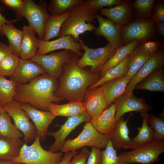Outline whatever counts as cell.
<instances>
[{"mask_svg":"<svg viewBox=\"0 0 164 164\" xmlns=\"http://www.w3.org/2000/svg\"><path fill=\"white\" fill-rule=\"evenodd\" d=\"M78 57L74 53L63 67L60 84L55 92L56 96L63 100L83 101L88 88L100 79L99 73L78 67Z\"/></svg>","mask_w":164,"mask_h":164,"instance_id":"obj_1","label":"cell"},{"mask_svg":"<svg viewBox=\"0 0 164 164\" xmlns=\"http://www.w3.org/2000/svg\"><path fill=\"white\" fill-rule=\"evenodd\" d=\"M57 87V79L45 73L27 83L17 84L13 100L28 103L40 110L48 111L50 103L63 100L55 95Z\"/></svg>","mask_w":164,"mask_h":164,"instance_id":"obj_2","label":"cell"},{"mask_svg":"<svg viewBox=\"0 0 164 164\" xmlns=\"http://www.w3.org/2000/svg\"><path fill=\"white\" fill-rule=\"evenodd\" d=\"M98 11L89 7L85 1L74 5L68 11V16L61 27L58 36L70 35L78 40L80 34L94 29L95 28L91 22L97 18Z\"/></svg>","mask_w":164,"mask_h":164,"instance_id":"obj_3","label":"cell"},{"mask_svg":"<svg viewBox=\"0 0 164 164\" xmlns=\"http://www.w3.org/2000/svg\"><path fill=\"white\" fill-rule=\"evenodd\" d=\"M40 141L37 135L31 145L23 143L18 156L11 161L22 164H58L63 157V153L45 150Z\"/></svg>","mask_w":164,"mask_h":164,"instance_id":"obj_4","label":"cell"},{"mask_svg":"<svg viewBox=\"0 0 164 164\" xmlns=\"http://www.w3.org/2000/svg\"><path fill=\"white\" fill-rule=\"evenodd\" d=\"M164 151V141L153 140L118 156L119 161L126 164H153L159 160V156Z\"/></svg>","mask_w":164,"mask_h":164,"instance_id":"obj_5","label":"cell"},{"mask_svg":"<svg viewBox=\"0 0 164 164\" xmlns=\"http://www.w3.org/2000/svg\"><path fill=\"white\" fill-rule=\"evenodd\" d=\"M110 136L98 131L90 121H87L82 132L76 138L67 139L60 151L74 152L86 146L105 149Z\"/></svg>","mask_w":164,"mask_h":164,"instance_id":"obj_6","label":"cell"},{"mask_svg":"<svg viewBox=\"0 0 164 164\" xmlns=\"http://www.w3.org/2000/svg\"><path fill=\"white\" fill-rule=\"evenodd\" d=\"M46 2L40 1L38 4L32 0H24L18 17V21L25 17L29 23V26L38 35L39 39L43 40L45 34L46 23L50 16L47 11Z\"/></svg>","mask_w":164,"mask_h":164,"instance_id":"obj_7","label":"cell"},{"mask_svg":"<svg viewBox=\"0 0 164 164\" xmlns=\"http://www.w3.org/2000/svg\"><path fill=\"white\" fill-rule=\"evenodd\" d=\"M78 41L84 52L82 57L77 60V65L80 68L91 67L90 70L92 72L98 73L117 50L108 43L102 47L92 49L85 44L80 39Z\"/></svg>","mask_w":164,"mask_h":164,"instance_id":"obj_8","label":"cell"},{"mask_svg":"<svg viewBox=\"0 0 164 164\" xmlns=\"http://www.w3.org/2000/svg\"><path fill=\"white\" fill-rule=\"evenodd\" d=\"M4 109L12 118L14 125L23 133V143L28 144L35 139L37 135V130L20 103L14 100L5 105Z\"/></svg>","mask_w":164,"mask_h":164,"instance_id":"obj_9","label":"cell"},{"mask_svg":"<svg viewBox=\"0 0 164 164\" xmlns=\"http://www.w3.org/2000/svg\"><path fill=\"white\" fill-rule=\"evenodd\" d=\"M74 53L67 49L49 54H36L31 60L40 65L46 73L56 79L60 78L63 72V67Z\"/></svg>","mask_w":164,"mask_h":164,"instance_id":"obj_10","label":"cell"},{"mask_svg":"<svg viewBox=\"0 0 164 164\" xmlns=\"http://www.w3.org/2000/svg\"><path fill=\"white\" fill-rule=\"evenodd\" d=\"M91 119L86 111L84 113L67 117L66 122L60 125V129L55 132L48 131L47 135L53 137L55 140L49 150L53 152L60 151L70 133L81 123L90 121Z\"/></svg>","mask_w":164,"mask_h":164,"instance_id":"obj_11","label":"cell"},{"mask_svg":"<svg viewBox=\"0 0 164 164\" xmlns=\"http://www.w3.org/2000/svg\"><path fill=\"white\" fill-rule=\"evenodd\" d=\"M154 24L151 20L143 19L134 21L122 28V36L128 44L134 40L146 41L153 35Z\"/></svg>","mask_w":164,"mask_h":164,"instance_id":"obj_12","label":"cell"},{"mask_svg":"<svg viewBox=\"0 0 164 164\" xmlns=\"http://www.w3.org/2000/svg\"><path fill=\"white\" fill-rule=\"evenodd\" d=\"M114 103L117 108L115 117L118 119L128 112L147 113L152 109L146 103L144 98L137 97L132 93L124 92L115 100Z\"/></svg>","mask_w":164,"mask_h":164,"instance_id":"obj_13","label":"cell"},{"mask_svg":"<svg viewBox=\"0 0 164 164\" xmlns=\"http://www.w3.org/2000/svg\"><path fill=\"white\" fill-rule=\"evenodd\" d=\"M38 41L39 48L37 54H46L54 50L61 49L70 50L78 56H81L83 54L80 51L82 49L81 45L70 35L60 37L52 41H44L38 38Z\"/></svg>","mask_w":164,"mask_h":164,"instance_id":"obj_14","label":"cell"},{"mask_svg":"<svg viewBox=\"0 0 164 164\" xmlns=\"http://www.w3.org/2000/svg\"><path fill=\"white\" fill-rule=\"evenodd\" d=\"M20 103L22 109L33 122L40 140L45 141L47 135L48 127L56 117L48 111L38 109L28 103Z\"/></svg>","mask_w":164,"mask_h":164,"instance_id":"obj_15","label":"cell"},{"mask_svg":"<svg viewBox=\"0 0 164 164\" xmlns=\"http://www.w3.org/2000/svg\"><path fill=\"white\" fill-rule=\"evenodd\" d=\"M46 73L42 67L36 62L30 60L20 58L18 66L10 79L17 84L27 83L37 77Z\"/></svg>","mask_w":164,"mask_h":164,"instance_id":"obj_16","label":"cell"},{"mask_svg":"<svg viewBox=\"0 0 164 164\" xmlns=\"http://www.w3.org/2000/svg\"><path fill=\"white\" fill-rule=\"evenodd\" d=\"M164 55L159 50L146 61L127 85L124 92L132 93L135 86L155 71L163 66Z\"/></svg>","mask_w":164,"mask_h":164,"instance_id":"obj_17","label":"cell"},{"mask_svg":"<svg viewBox=\"0 0 164 164\" xmlns=\"http://www.w3.org/2000/svg\"><path fill=\"white\" fill-rule=\"evenodd\" d=\"M99 26L95 28L94 33L97 36H102L108 40V44L116 49L121 46V25L116 24L109 19H105L99 14L96 18Z\"/></svg>","mask_w":164,"mask_h":164,"instance_id":"obj_18","label":"cell"},{"mask_svg":"<svg viewBox=\"0 0 164 164\" xmlns=\"http://www.w3.org/2000/svg\"><path fill=\"white\" fill-rule=\"evenodd\" d=\"M84 101L86 111L91 119L99 117L108 108L106 100L100 87L88 91Z\"/></svg>","mask_w":164,"mask_h":164,"instance_id":"obj_19","label":"cell"},{"mask_svg":"<svg viewBox=\"0 0 164 164\" xmlns=\"http://www.w3.org/2000/svg\"><path fill=\"white\" fill-rule=\"evenodd\" d=\"M116 110V106L113 104L99 117L91 119L90 122L99 132L110 136L115 129L118 120L115 117Z\"/></svg>","mask_w":164,"mask_h":164,"instance_id":"obj_20","label":"cell"},{"mask_svg":"<svg viewBox=\"0 0 164 164\" xmlns=\"http://www.w3.org/2000/svg\"><path fill=\"white\" fill-rule=\"evenodd\" d=\"M132 115V114H131L125 121L123 117L118 120L116 127L110 135V139L114 149H133L139 145L133 142L129 136V130L127 123Z\"/></svg>","mask_w":164,"mask_h":164,"instance_id":"obj_21","label":"cell"},{"mask_svg":"<svg viewBox=\"0 0 164 164\" xmlns=\"http://www.w3.org/2000/svg\"><path fill=\"white\" fill-rule=\"evenodd\" d=\"M23 36L19 56L21 59H31L36 53L39 48L38 38L35 31L29 26L22 27Z\"/></svg>","mask_w":164,"mask_h":164,"instance_id":"obj_22","label":"cell"},{"mask_svg":"<svg viewBox=\"0 0 164 164\" xmlns=\"http://www.w3.org/2000/svg\"><path fill=\"white\" fill-rule=\"evenodd\" d=\"M130 80L125 77L118 78L109 80L100 86L106 100L108 107L125 92L126 87Z\"/></svg>","mask_w":164,"mask_h":164,"instance_id":"obj_23","label":"cell"},{"mask_svg":"<svg viewBox=\"0 0 164 164\" xmlns=\"http://www.w3.org/2000/svg\"><path fill=\"white\" fill-rule=\"evenodd\" d=\"M48 111L56 117H67L80 115L86 112L83 101L77 100L71 101L68 103L63 104L51 103L48 106Z\"/></svg>","mask_w":164,"mask_h":164,"instance_id":"obj_24","label":"cell"},{"mask_svg":"<svg viewBox=\"0 0 164 164\" xmlns=\"http://www.w3.org/2000/svg\"><path fill=\"white\" fill-rule=\"evenodd\" d=\"M151 56L144 49L142 43L138 45L129 54L128 72L125 77L131 80Z\"/></svg>","mask_w":164,"mask_h":164,"instance_id":"obj_25","label":"cell"},{"mask_svg":"<svg viewBox=\"0 0 164 164\" xmlns=\"http://www.w3.org/2000/svg\"><path fill=\"white\" fill-rule=\"evenodd\" d=\"M134 89L164 92V71L163 66L151 73L138 84Z\"/></svg>","mask_w":164,"mask_h":164,"instance_id":"obj_26","label":"cell"},{"mask_svg":"<svg viewBox=\"0 0 164 164\" xmlns=\"http://www.w3.org/2000/svg\"><path fill=\"white\" fill-rule=\"evenodd\" d=\"M140 43L139 41L134 40L118 48L112 56L98 71V73H100V78L107 70L120 63L128 55L132 52Z\"/></svg>","mask_w":164,"mask_h":164,"instance_id":"obj_27","label":"cell"},{"mask_svg":"<svg viewBox=\"0 0 164 164\" xmlns=\"http://www.w3.org/2000/svg\"><path fill=\"white\" fill-rule=\"evenodd\" d=\"M100 13L115 23L121 26L129 20L131 9L128 5L121 3L114 7L102 9L100 10Z\"/></svg>","mask_w":164,"mask_h":164,"instance_id":"obj_28","label":"cell"},{"mask_svg":"<svg viewBox=\"0 0 164 164\" xmlns=\"http://www.w3.org/2000/svg\"><path fill=\"white\" fill-rule=\"evenodd\" d=\"M23 143L20 139H10L0 135V160L11 161L19 155Z\"/></svg>","mask_w":164,"mask_h":164,"instance_id":"obj_29","label":"cell"},{"mask_svg":"<svg viewBox=\"0 0 164 164\" xmlns=\"http://www.w3.org/2000/svg\"><path fill=\"white\" fill-rule=\"evenodd\" d=\"M1 30L8 39L9 46L12 53L19 57L23 36L22 30L17 29L12 24H4Z\"/></svg>","mask_w":164,"mask_h":164,"instance_id":"obj_30","label":"cell"},{"mask_svg":"<svg viewBox=\"0 0 164 164\" xmlns=\"http://www.w3.org/2000/svg\"><path fill=\"white\" fill-rule=\"evenodd\" d=\"M129 54L116 66L112 68L95 83L89 87L88 91L100 86L105 82L113 79L125 77L128 72L127 63Z\"/></svg>","mask_w":164,"mask_h":164,"instance_id":"obj_31","label":"cell"},{"mask_svg":"<svg viewBox=\"0 0 164 164\" xmlns=\"http://www.w3.org/2000/svg\"><path fill=\"white\" fill-rule=\"evenodd\" d=\"M0 135L15 139L24 136L22 132L12 123L10 116L4 110L0 113Z\"/></svg>","mask_w":164,"mask_h":164,"instance_id":"obj_32","label":"cell"},{"mask_svg":"<svg viewBox=\"0 0 164 164\" xmlns=\"http://www.w3.org/2000/svg\"><path fill=\"white\" fill-rule=\"evenodd\" d=\"M68 11L63 15L59 16L50 15L46 23L44 36L43 40L49 41L58 36L61 27L68 15Z\"/></svg>","mask_w":164,"mask_h":164,"instance_id":"obj_33","label":"cell"},{"mask_svg":"<svg viewBox=\"0 0 164 164\" xmlns=\"http://www.w3.org/2000/svg\"><path fill=\"white\" fill-rule=\"evenodd\" d=\"M17 85L13 80L0 75V104L3 108L14 100Z\"/></svg>","mask_w":164,"mask_h":164,"instance_id":"obj_34","label":"cell"},{"mask_svg":"<svg viewBox=\"0 0 164 164\" xmlns=\"http://www.w3.org/2000/svg\"><path fill=\"white\" fill-rule=\"evenodd\" d=\"M148 115L147 113L141 114V116L142 119V125L141 127L138 128V133L137 136L131 138L133 142L140 145L154 140L155 132L152 127L148 125L147 121Z\"/></svg>","mask_w":164,"mask_h":164,"instance_id":"obj_35","label":"cell"},{"mask_svg":"<svg viewBox=\"0 0 164 164\" xmlns=\"http://www.w3.org/2000/svg\"><path fill=\"white\" fill-rule=\"evenodd\" d=\"M84 1V0H52L48 5L47 10L52 15H60L74 5Z\"/></svg>","mask_w":164,"mask_h":164,"instance_id":"obj_36","label":"cell"},{"mask_svg":"<svg viewBox=\"0 0 164 164\" xmlns=\"http://www.w3.org/2000/svg\"><path fill=\"white\" fill-rule=\"evenodd\" d=\"M20 58L11 53L0 62V75L5 77L11 76L18 64Z\"/></svg>","mask_w":164,"mask_h":164,"instance_id":"obj_37","label":"cell"},{"mask_svg":"<svg viewBox=\"0 0 164 164\" xmlns=\"http://www.w3.org/2000/svg\"><path fill=\"white\" fill-rule=\"evenodd\" d=\"M117 152V150L113 146L110 138L105 148L101 150V164H126L119 161Z\"/></svg>","mask_w":164,"mask_h":164,"instance_id":"obj_38","label":"cell"},{"mask_svg":"<svg viewBox=\"0 0 164 164\" xmlns=\"http://www.w3.org/2000/svg\"><path fill=\"white\" fill-rule=\"evenodd\" d=\"M147 121L154 129L155 136L154 140H164V121L161 117L154 114H148Z\"/></svg>","mask_w":164,"mask_h":164,"instance_id":"obj_39","label":"cell"},{"mask_svg":"<svg viewBox=\"0 0 164 164\" xmlns=\"http://www.w3.org/2000/svg\"><path fill=\"white\" fill-rule=\"evenodd\" d=\"M155 1L154 0H136L134 2V7L139 15L148 17L151 14Z\"/></svg>","mask_w":164,"mask_h":164,"instance_id":"obj_40","label":"cell"},{"mask_svg":"<svg viewBox=\"0 0 164 164\" xmlns=\"http://www.w3.org/2000/svg\"><path fill=\"white\" fill-rule=\"evenodd\" d=\"M123 1L121 0H87L85 2L90 8L99 10L104 7L120 4Z\"/></svg>","mask_w":164,"mask_h":164,"instance_id":"obj_41","label":"cell"},{"mask_svg":"<svg viewBox=\"0 0 164 164\" xmlns=\"http://www.w3.org/2000/svg\"><path fill=\"white\" fill-rule=\"evenodd\" d=\"M90 152L87 148H82L79 153L73 155L69 164H86Z\"/></svg>","mask_w":164,"mask_h":164,"instance_id":"obj_42","label":"cell"},{"mask_svg":"<svg viewBox=\"0 0 164 164\" xmlns=\"http://www.w3.org/2000/svg\"><path fill=\"white\" fill-rule=\"evenodd\" d=\"M101 150L97 147H92L87 159L86 164H101Z\"/></svg>","mask_w":164,"mask_h":164,"instance_id":"obj_43","label":"cell"},{"mask_svg":"<svg viewBox=\"0 0 164 164\" xmlns=\"http://www.w3.org/2000/svg\"><path fill=\"white\" fill-rule=\"evenodd\" d=\"M24 2V0H1L0 2L5 6L14 10L16 14V18L18 17L19 12Z\"/></svg>","mask_w":164,"mask_h":164,"instance_id":"obj_44","label":"cell"},{"mask_svg":"<svg viewBox=\"0 0 164 164\" xmlns=\"http://www.w3.org/2000/svg\"><path fill=\"white\" fill-rule=\"evenodd\" d=\"M152 19L156 23L164 22V6L163 4L160 3L157 5L154 10Z\"/></svg>","mask_w":164,"mask_h":164,"instance_id":"obj_45","label":"cell"},{"mask_svg":"<svg viewBox=\"0 0 164 164\" xmlns=\"http://www.w3.org/2000/svg\"><path fill=\"white\" fill-rule=\"evenodd\" d=\"M142 44L144 49L152 55L159 51V46L157 42L148 40L143 42Z\"/></svg>","mask_w":164,"mask_h":164,"instance_id":"obj_46","label":"cell"},{"mask_svg":"<svg viewBox=\"0 0 164 164\" xmlns=\"http://www.w3.org/2000/svg\"><path fill=\"white\" fill-rule=\"evenodd\" d=\"M12 53L9 46L0 42V62Z\"/></svg>","mask_w":164,"mask_h":164,"instance_id":"obj_47","label":"cell"},{"mask_svg":"<svg viewBox=\"0 0 164 164\" xmlns=\"http://www.w3.org/2000/svg\"><path fill=\"white\" fill-rule=\"evenodd\" d=\"M77 153V151L65 153L61 161L58 164H69L73 155Z\"/></svg>","mask_w":164,"mask_h":164,"instance_id":"obj_48","label":"cell"},{"mask_svg":"<svg viewBox=\"0 0 164 164\" xmlns=\"http://www.w3.org/2000/svg\"><path fill=\"white\" fill-rule=\"evenodd\" d=\"M17 21L16 19L14 20L7 19L5 17L1 14L0 11V36H4L1 30V28L3 25L5 24H12Z\"/></svg>","mask_w":164,"mask_h":164,"instance_id":"obj_49","label":"cell"},{"mask_svg":"<svg viewBox=\"0 0 164 164\" xmlns=\"http://www.w3.org/2000/svg\"><path fill=\"white\" fill-rule=\"evenodd\" d=\"M157 30L159 34L162 36L164 35V22H159L157 23Z\"/></svg>","mask_w":164,"mask_h":164,"instance_id":"obj_50","label":"cell"},{"mask_svg":"<svg viewBox=\"0 0 164 164\" xmlns=\"http://www.w3.org/2000/svg\"><path fill=\"white\" fill-rule=\"evenodd\" d=\"M0 164H19L10 161L5 160H0Z\"/></svg>","mask_w":164,"mask_h":164,"instance_id":"obj_51","label":"cell"},{"mask_svg":"<svg viewBox=\"0 0 164 164\" xmlns=\"http://www.w3.org/2000/svg\"><path fill=\"white\" fill-rule=\"evenodd\" d=\"M4 110V108L0 107V113Z\"/></svg>","mask_w":164,"mask_h":164,"instance_id":"obj_52","label":"cell"},{"mask_svg":"<svg viewBox=\"0 0 164 164\" xmlns=\"http://www.w3.org/2000/svg\"><path fill=\"white\" fill-rule=\"evenodd\" d=\"M0 107H2V108H3V107H2V106L0 104Z\"/></svg>","mask_w":164,"mask_h":164,"instance_id":"obj_53","label":"cell"}]
</instances>
